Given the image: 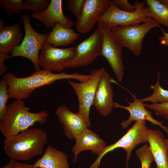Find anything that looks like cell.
Masks as SVG:
<instances>
[{"label":"cell","instance_id":"cell-1","mask_svg":"<svg viewBox=\"0 0 168 168\" xmlns=\"http://www.w3.org/2000/svg\"><path fill=\"white\" fill-rule=\"evenodd\" d=\"M4 76L8 86V92L10 97L16 100H22L28 98L35 89L50 85L57 81L72 79L82 82L89 79L91 75L77 72L68 74L64 72L54 73L43 69L36 71L26 77H18L10 72H7Z\"/></svg>","mask_w":168,"mask_h":168},{"label":"cell","instance_id":"cell-2","mask_svg":"<svg viewBox=\"0 0 168 168\" xmlns=\"http://www.w3.org/2000/svg\"><path fill=\"white\" fill-rule=\"evenodd\" d=\"M47 141V135L43 130L28 128L6 138L3 142L4 149L11 159L27 161L41 155Z\"/></svg>","mask_w":168,"mask_h":168},{"label":"cell","instance_id":"cell-3","mask_svg":"<svg viewBox=\"0 0 168 168\" xmlns=\"http://www.w3.org/2000/svg\"><path fill=\"white\" fill-rule=\"evenodd\" d=\"M22 100H16L7 105L6 113L0 119V131L5 138L16 135L33 126L44 124L49 116L45 110L30 112Z\"/></svg>","mask_w":168,"mask_h":168},{"label":"cell","instance_id":"cell-4","mask_svg":"<svg viewBox=\"0 0 168 168\" xmlns=\"http://www.w3.org/2000/svg\"><path fill=\"white\" fill-rule=\"evenodd\" d=\"M145 1H136L134 10L127 12L118 8L110 1L104 14L98 19L99 21L111 29L118 26H128L147 22L152 19V14L148 8L144 7Z\"/></svg>","mask_w":168,"mask_h":168},{"label":"cell","instance_id":"cell-5","mask_svg":"<svg viewBox=\"0 0 168 168\" xmlns=\"http://www.w3.org/2000/svg\"><path fill=\"white\" fill-rule=\"evenodd\" d=\"M20 18L24 26L25 35L20 45L12 50L7 60L16 57H25L32 62L36 71L40 70L39 53L48 34H40L35 30L30 24L29 13H23Z\"/></svg>","mask_w":168,"mask_h":168},{"label":"cell","instance_id":"cell-6","mask_svg":"<svg viewBox=\"0 0 168 168\" xmlns=\"http://www.w3.org/2000/svg\"><path fill=\"white\" fill-rule=\"evenodd\" d=\"M160 27V24L152 19L137 25L118 26L111 29L114 38L122 47L128 48L136 56L141 52L143 39L152 29Z\"/></svg>","mask_w":168,"mask_h":168},{"label":"cell","instance_id":"cell-7","mask_svg":"<svg viewBox=\"0 0 168 168\" xmlns=\"http://www.w3.org/2000/svg\"><path fill=\"white\" fill-rule=\"evenodd\" d=\"M146 121L141 120L136 121L118 141L113 144L106 146L89 168H99L103 156L108 153L118 148H123L126 152L127 163L125 168H128V163L133 150L137 145L148 142V128L146 125Z\"/></svg>","mask_w":168,"mask_h":168},{"label":"cell","instance_id":"cell-8","mask_svg":"<svg viewBox=\"0 0 168 168\" xmlns=\"http://www.w3.org/2000/svg\"><path fill=\"white\" fill-rule=\"evenodd\" d=\"M105 69H95L90 73L91 77L82 82H77L68 80V82L77 95L79 103L78 112L84 118L88 128L91 126L90 110L93 103L97 86L102 74Z\"/></svg>","mask_w":168,"mask_h":168},{"label":"cell","instance_id":"cell-9","mask_svg":"<svg viewBox=\"0 0 168 168\" xmlns=\"http://www.w3.org/2000/svg\"><path fill=\"white\" fill-rule=\"evenodd\" d=\"M97 28L101 35L100 55L107 60L117 80L121 82L124 75L122 46L114 38L111 29L97 21Z\"/></svg>","mask_w":168,"mask_h":168},{"label":"cell","instance_id":"cell-10","mask_svg":"<svg viewBox=\"0 0 168 168\" xmlns=\"http://www.w3.org/2000/svg\"><path fill=\"white\" fill-rule=\"evenodd\" d=\"M101 43V32L97 28L90 36L76 47L75 56L63 65V70L86 67L91 64L100 55Z\"/></svg>","mask_w":168,"mask_h":168},{"label":"cell","instance_id":"cell-11","mask_svg":"<svg viewBox=\"0 0 168 168\" xmlns=\"http://www.w3.org/2000/svg\"><path fill=\"white\" fill-rule=\"evenodd\" d=\"M41 50L39 57L40 66L51 71L59 72L63 70V65L72 59L76 53V47L58 48L46 42L43 44Z\"/></svg>","mask_w":168,"mask_h":168},{"label":"cell","instance_id":"cell-12","mask_svg":"<svg viewBox=\"0 0 168 168\" xmlns=\"http://www.w3.org/2000/svg\"><path fill=\"white\" fill-rule=\"evenodd\" d=\"M109 0H85L82 12L76 21V29L80 34L90 32L109 7Z\"/></svg>","mask_w":168,"mask_h":168},{"label":"cell","instance_id":"cell-13","mask_svg":"<svg viewBox=\"0 0 168 168\" xmlns=\"http://www.w3.org/2000/svg\"><path fill=\"white\" fill-rule=\"evenodd\" d=\"M111 79L108 72L105 70L100 78L93 103L92 105L104 117L112 113L115 103Z\"/></svg>","mask_w":168,"mask_h":168},{"label":"cell","instance_id":"cell-14","mask_svg":"<svg viewBox=\"0 0 168 168\" xmlns=\"http://www.w3.org/2000/svg\"><path fill=\"white\" fill-rule=\"evenodd\" d=\"M129 92L133 98V101L130 102L126 99L124 98L128 103V106H123L116 102H115L114 106V108L124 109L129 113L130 116L128 119L121 122V127L125 129L133 121L146 120L150 121L153 125L159 126L168 135V127L163 125L161 121L153 118L152 111L147 110L144 106V102L142 99L138 98L134 94L130 91Z\"/></svg>","mask_w":168,"mask_h":168},{"label":"cell","instance_id":"cell-15","mask_svg":"<svg viewBox=\"0 0 168 168\" xmlns=\"http://www.w3.org/2000/svg\"><path fill=\"white\" fill-rule=\"evenodd\" d=\"M55 114L63 126L65 135L70 139H75L88 128L81 114L78 112L73 113L65 105L58 107Z\"/></svg>","mask_w":168,"mask_h":168},{"label":"cell","instance_id":"cell-16","mask_svg":"<svg viewBox=\"0 0 168 168\" xmlns=\"http://www.w3.org/2000/svg\"><path fill=\"white\" fill-rule=\"evenodd\" d=\"M88 128L85 129L75 139V143L72 148L73 162H76L78 154L87 150L96 155H99L106 147L105 142Z\"/></svg>","mask_w":168,"mask_h":168},{"label":"cell","instance_id":"cell-17","mask_svg":"<svg viewBox=\"0 0 168 168\" xmlns=\"http://www.w3.org/2000/svg\"><path fill=\"white\" fill-rule=\"evenodd\" d=\"M62 2V0H51L44 12L41 13L33 12L31 17L42 22L47 28H53L56 23L58 22L66 27L71 28L74 22L64 15Z\"/></svg>","mask_w":168,"mask_h":168},{"label":"cell","instance_id":"cell-18","mask_svg":"<svg viewBox=\"0 0 168 168\" xmlns=\"http://www.w3.org/2000/svg\"><path fill=\"white\" fill-rule=\"evenodd\" d=\"M148 142L156 168H168V148L165 136L158 129H147Z\"/></svg>","mask_w":168,"mask_h":168},{"label":"cell","instance_id":"cell-19","mask_svg":"<svg viewBox=\"0 0 168 168\" xmlns=\"http://www.w3.org/2000/svg\"><path fill=\"white\" fill-rule=\"evenodd\" d=\"M32 165L33 168H69L67 155L50 145L46 147L43 156Z\"/></svg>","mask_w":168,"mask_h":168},{"label":"cell","instance_id":"cell-20","mask_svg":"<svg viewBox=\"0 0 168 168\" xmlns=\"http://www.w3.org/2000/svg\"><path fill=\"white\" fill-rule=\"evenodd\" d=\"M23 33L19 23L7 26L0 30V53L9 54L19 45Z\"/></svg>","mask_w":168,"mask_h":168},{"label":"cell","instance_id":"cell-21","mask_svg":"<svg viewBox=\"0 0 168 168\" xmlns=\"http://www.w3.org/2000/svg\"><path fill=\"white\" fill-rule=\"evenodd\" d=\"M80 35L71 28L66 27L62 24L57 22L48 34L45 42L51 44L54 47L67 46L76 40Z\"/></svg>","mask_w":168,"mask_h":168},{"label":"cell","instance_id":"cell-22","mask_svg":"<svg viewBox=\"0 0 168 168\" xmlns=\"http://www.w3.org/2000/svg\"><path fill=\"white\" fill-rule=\"evenodd\" d=\"M147 7L152 14L153 19L168 28V6L157 0H146Z\"/></svg>","mask_w":168,"mask_h":168},{"label":"cell","instance_id":"cell-23","mask_svg":"<svg viewBox=\"0 0 168 168\" xmlns=\"http://www.w3.org/2000/svg\"><path fill=\"white\" fill-rule=\"evenodd\" d=\"M157 78L155 85H151L150 89L153 90L152 94L142 99L143 101L151 102L152 104L163 103L168 102V90L162 88L160 85V73L157 71Z\"/></svg>","mask_w":168,"mask_h":168},{"label":"cell","instance_id":"cell-24","mask_svg":"<svg viewBox=\"0 0 168 168\" xmlns=\"http://www.w3.org/2000/svg\"><path fill=\"white\" fill-rule=\"evenodd\" d=\"M135 154L140 161L141 168H150L153 159L149 146L143 145L136 151Z\"/></svg>","mask_w":168,"mask_h":168},{"label":"cell","instance_id":"cell-25","mask_svg":"<svg viewBox=\"0 0 168 168\" xmlns=\"http://www.w3.org/2000/svg\"><path fill=\"white\" fill-rule=\"evenodd\" d=\"M23 0H0V6L7 12L9 16L19 13L23 9Z\"/></svg>","mask_w":168,"mask_h":168},{"label":"cell","instance_id":"cell-26","mask_svg":"<svg viewBox=\"0 0 168 168\" xmlns=\"http://www.w3.org/2000/svg\"><path fill=\"white\" fill-rule=\"evenodd\" d=\"M8 86L4 76L0 81V119L5 114L7 105V103L10 98L8 92Z\"/></svg>","mask_w":168,"mask_h":168},{"label":"cell","instance_id":"cell-27","mask_svg":"<svg viewBox=\"0 0 168 168\" xmlns=\"http://www.w3.org/2000/svg\"><path fill=\"white\" fill-rule=\"evenodd\" d=\"M48 2V0H26L24 2L23 9L41 13L47 7L49 4Z\"/></svg>","mask_w":168,"mask_h":168},{"label":"cell","instance_id":"cell-28","mask_svg":"<svg viewBox=\"0 0 168 168\" xmlns=\"http://www.w3.org/2000/svg\"><path fill=\"white\" fill-rule=\"evenodd\" d=\"M144 106L153 110L157 115L168 120V102L163 103L144 104Z\"/></svg>","mask_w":168,"mask_h":168},{"label":"cell","instance_id":"cell-29","mask_svg":"<svg viewBox=\"0 0 168 168\" xmlns=\"http://www.w3.org/2000/svg\"><path fill=\"white\" fill-rule=\"evenodd\" d=\"M85 0H67L68 7L69 10L77 18L82 10Z\"/></svg>","mask_w":168,"mask_h":168},{"label":"cell","instance_id":"cell-30","mask_svg":"<svg viewBox=\"0 0 168 168\" xmlns=\"http://www.w3.org/2000/svg\"><path fill=\"white\" fill-rule=\"evenodd\" d=\"M114 4L119 9L123 11L131 12L134 10L135 6L132 5L127 0H114Z\"/></svg>","mask_w":168,"mask_h":168},{"label":"cell","instance_id":"cell-31","mask_svg":"<svg viewBox=\"0 0 168 168\" xmlns=\"http://www.w3.org/2000/svg\"><path fill=\"white\" fill-rule=\"evenodd\" d=\"M9 54L0 53V76H2L7 71V67L4 64L5 60H7Z\"/></svg>","mask_w":168,"mask_h":168},{"label":"cell","instance_id":"cell-32","mask_svg":"<svg viewBox=\"0 0 168 168\" xmlns=\"http://www.w3.org/2000/svg\"><path fill=\"white\" fill-rule=\"evenodd\" d=\"M160 28L163 33L162 36L158 37L160 44L168 47V32H166L162 28Z\"/></svg>","mask_w":168,"mask_h":168},{"label":"cell","instance_id":"cell-33","mask_svg":"<svg viewBox=\"0 0 168 168\" xmlns=\"http://www.w3.org/2000/svg\"><path fill=\"white\" fill-rule=\"evenodd\" d=\"M13 168H33L32 165L16 161Z\"/></svg>","mask_w":168,"mask_h":168},{"label":"cell","instance_id":"cell-34","mask_svg":"<svg viewBox=\"0 0 168 168\" xmlns=\"http://www.w3.org/2000/svg\"><path fill=\"white\" fill-rule=\"evenodd\" d=\"M16 162V160L13 159H11L8 163L1 168H13Z\"/></svg>","mask_w":168,"mask_h":168},{"label":"cell","instance_id":"cell-35","mask_svg":"<svg viewBox=\"0 0 168 168\" xmlns=\"http://www.w3.org/2000/svg\"><path fill=\"white\" fill-rule=\"evenodd\" d=\"M5 24L4 21L0 19V30H2L5 27Z\"/></svg>","mask_w":168,"mask_h":168},{"label":"cell","instance_id":"cell-36","mask_svg":"<svg viewBox=\"0 0 168 168\" xmlns=\"http://www.w3.org/2000/svg\"><path fill=\"white\" fill-rule=\"evenodd\" d=\"M159 1L162 3L168 6V0H160Z\"/></svg>","mask_w":168,"mask_h":168},{"label":"cell","instance_id":"cell-37","mask_svg":"<svg viewBox=\"0 0 168 168\" xmlns=\"http://www.w3.org/2000/svg\"><path fill=\"white\" fill-rule=\"evenodd\" d=\"M168 124V122H167ZM164 141L165 142V143L166 145V146L168 148V139L166 138H165L164 139Z\"/></svg>","mask_w":168,"mask_h":168}]
</instances>
